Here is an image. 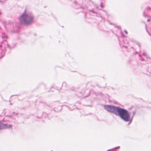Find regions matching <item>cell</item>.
<instances>
[{
  "label": "cell",
  "instance_id": "6da1fadb",
  "mask_svg": "<svg viewBox=\"0 0 151 151\" xmlns=\"http://www.w3.org/2000/svg\"><path fill=\"white\" fill-rule=\"evenodd\" d=\"M104 108L107 111L119 116L124 121L128 122L130 120V114L129 112L123 109L110 105L104 106Z\"/></svg>",
  "mask_w": 151,
  "mask_h": 151
},
{
  "label": "cell",
  "instance_id": "7a4b0ae2",
  "mask_svg": "<svg viewBox=\"0 0 151 151\" xmlns=\"http://www.w3.org/2000/svg\"><path fill=\"white\" fill-rule=\"evenodd\" d=\"M19 20L21 24L24 25H29L32 22L33 17L31 14L25 12L20 17Z\"/></svg>",
  "mask_w": 151,
  "mask_h": 151
},
{
  "label": "cell",
  "instance_id": "3957f363",
  "mask_svg": "<svg viewBox=\"0 0 151 151\" xmlns=\"http://www.w3.org/2000/svg\"><path fill=\"white\" fill-rule=\"evenodd\" d=\"M8 127H9V126H8L6 125V124H3V123H0V130H2V129H6V128H9Z\"/></svg>",
  "mask_w": 151,
  "mask_h": 151
}]
</instances>
